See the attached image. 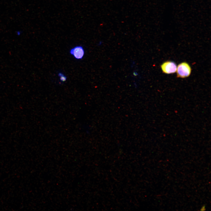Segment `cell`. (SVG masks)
Instances as JSON below:
<instances>
[{"label": "cell", "mask_w": 211, "mask_h": 211, "mask_svg": "<svg viewBox=\"0 0 211 211\" xmlns=\"http://www.w3.org/2000/svg\"><path fill=\"white\" fill-rule=\"evenodd\" d=\"M191 67L188 63L186 62H182L177 66V76L181 78L188 77L191 74Z\"/></svg>", "instance_id": "cell-1"}, {"label": "cell", "mask_w": 211, "mask_h": 211, "mask_svg": "<svg viewBox=\"0 0 211 211\" xmlns=\"http://www.w3.org/2000/svg\"><path fill=\"white\" fill-rule=\"evenodd\" d=\"M177 66L174 62L167 61L164 62L161 65L162 72L167 74H172L176 72Z\"/></svg>", "instance_id": "cell-2"}, {"label": "cell", "mask_w": 211, "mask_h": 211, "mask_svg": "<svg viewBox=\"0 0 211 211\" xmlns=\"http://www.w3.org/2000/svg\"><path fill=\"white\" fill-rule=\"evenodd\" d=\"M70 53L77 59H81L84 56L85 52L83 47L81 46H77L72 48Z\"/></svg>", "instance_id": "cell-3"}, {"label": "cell", "mask_w": 211, "mask_h": 211, "mask_svg": "<svg viewBox=\"0 0 211 211\" xmlns=\"http://www.w3.org/2000/svg\"><path fill=\"white\" fill-rule=\"evenodd\" d=\"M58 76L60 77V80L61 81L64 82L66 81L67 77L63 74L59 73L58 74Z\"/></svg>", "instance_id": "cell-4"}, {"label": "cell", "mask_w": 211, "mask_h": 211, "mask_svg": "<svg viewBox=\"0 0 211 211\" xmlns=\"http://www.w3.org/2000/svg\"><path fill=\"white\" fill-rule=\"evenodd\" d=\"M205 206H203L202 208L201 209V210H205Z\"/></svg>", "instance_id": "cell-5"}]
</instances>
